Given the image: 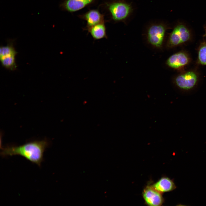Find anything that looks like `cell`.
Masks as SVG:
<instances>
[{"mask_svg":"<svg viewBox=\"0 0 206 206\" xmlns=\"http://www.w3.org/2000/svg\"><path fill=\"white\" fill-rule=\"evenodd\" d=\"M17 53L11 41H9L6 45L1 46L0 47V58L12 55H16Z\"/></svg>","mask_w":206,"mask_h":206,"instance_id":"cell-13","label":"cell"},{"mask_svg":"<svg viewBox=\"0 0 206 206\" xmlns=\"http://www.w3.org/2000/svg\"><path fill=\"white\" fill-rule=\"evenodd\" d=\"M49 144L46 140H36L19 146L3 147L1 155L3 157L18 155L40 166L43 161L44 152Z\"/></svg>","mask_w":206,"mask_h":206,"instance_id":"cell-1","label":"cell"},{"mask_svg":"<svg viewBox=\"0 0 206 206\" xmlns=\"http://www.w3.org/2000/svg\"><path fill=\"white\" fill-rule=\"evenodd\" d=\"M198 58L199 62L201 64L206 65V43L203 44L200 47Z\"/></svg>","mask_w":206,"mask_h":206,"instance_id":"cell-14","label":"cell"},{"mask_svg":"<svg viewBox=\"0 0 206 206\" xmlns=\"http://www.w3.org/2000/svg\"><path fill=\"white\" fill-rule=\"evenodd\" d=\"M142 196L145 203L147 205L161 206L164 202L162 193L154 188L152 185L148 184L144 187L142 191Z\"/></svg>","mask_w":206,"mask_h":206,"instance_id":"cell-3","label":"cell"},{"mask_svg":"<svg viewBox=\"0 0 206 206\" xmlns=\"http://www.w3.org/2000/svg\"><path fill=\"white\" fill-rule=\"evenodd\" d=\"M109 9L113 19L120 20L125 18L128 15L130 9L128 5L122 3H112L109 6Z\"/></svg>","mask_w":206,"mask_h":206,"instance_id":"cell-6","label":"cell"},{"mask_svg":"<svg viewBox=\"0 0 206 206\" xmlns=\"http://www.w3.org/2000/svg\"><path fill=\"white\" fill-rule=\"evenodd\" d=\"M15 55H12L0 58L2 66L11 70H16L17 66L15 62Z\"/></svg>","mask_w":206,"mask_h":206,"instance_id":"cell-12","label":"cell"},{"mask_svg":"<svg viewBox=\"0 0 206 206\" xmlns=\"http://www.w3.org/2000/svg\"><path fill=\"white\" fill-rule=\"evenodd\" d=\"M94 0H67L64 6L68 11L74 12L80 10L88 5Z\"/></svg>","mask_w":206,"mask_h":206,"instance_id":"cell-9","label":"cell"},{"mask_svg":"<svg viewBox=\"0 0 206 206\" xmlns=\"http://www.w3.org/2000/svg\"><path fill=\"white\" fill-rule=\"evenodd\" d=\"M190 37V34L188 29L183 25H178L171 34L167 46L169 47L177 46L187 41Z\"/></svg>","mask_w":206,"mask_h":206,"instance_id":"cell-2","label":"cell"},{"mask_svg":"<svg viewBox=\"0 0 206 206\" xmlns=\"http://www.w3.org/2000/svg\"><path fill=\"white\" fill-rule=\"evenodd\" d=\"M165 33V29L161 25H154L151 26L148 31V39L149 43L152 46L161 48L163 45Z\"/></svg>","mask_w":206,"mask_h":206,"instance_id":"cell-4","label":"cell"},{"mask_svg":"<svg viewBox=\"0 0 206 206\" xmlns=\"http://www.w3.org/2000/svg\"><path fill=\"white\" fill-rule=\"evenodd\" d=\"M189 61L187 55L183 52H179L171 56L167 60L166 63L169 67L177 69L186 65Z\"/></svg>","mask_w":206,"mask_h":206,"instance_id":"cell-7","label":"cell"},{"mask_svg":"<svg viewBox=\"0 0 206 206\" xmlns=\"http://www.w3.org/2000/svg\"><path fill=\"white\" fill-rule=\"evenodd\" d=\"M152 186L155 190L162 194L172 191L176 188L173 181L166 177H162Z\"/></svg>","mask_w":206,"mask_h":206,"instance_id":"cell-8","label":"cell"},{"mask_svg":"<svg viewBox=\"0 0 206 206\" xmlns=\"http://www.w3.org/2000/svg\"><path fill=\"white\" fill-rule=\"evenodd\" d=\"M89 30L92 36L95 40L106 37L105 27L102 23L95 25L89 28Z\"/></svg>","mask_w":206,"mask_h":206,"instance_id":"cell-11","label":"cell"},{"mask_svg":"<svg viewBox=\"0 0 206 206\" xmlns=\"http://www.w3.org/2000/svg\"><path fill=\"white\" fill-rule=\"evenodd\" d=\"M85 17L87 21L89 28L98 24L102 23L103 17L97 11L92 10L87 12Z\"/></svg>","mask_w":206,"mask_h":206,"instance_id":"cell-10","label":"cell"},{"mask_svg":"<svg viewBox=\"0 0 206 206\" xmlns=\"http://www.w3.org/2000/svg\"><path fill=\"white\" fill-rule=\"evenodd\" d=\"M197 80L196 74L194 72L189 71L177 76L175 79V82L180 89L188 91L195 87Z\"/></svg>","mask_w":206,"mask_h":206,"instance_id":"cell-5","label":"cell"}]
</instances>
